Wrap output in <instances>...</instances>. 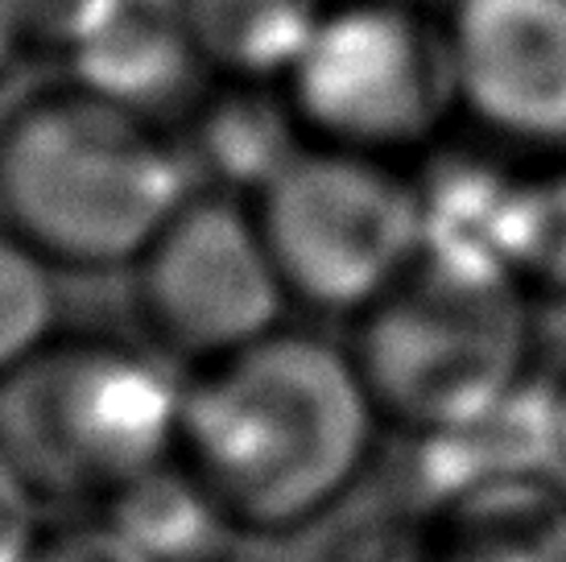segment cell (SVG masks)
I'll return each instance as SVG.
<instances>
[{"label":"cell","instance_id":"cell-22","mask_svg":"<svg viewBox=\"0 0 566 562\" xmlns=\"http://www.w3.org/2000/svg\"><path fill=\"white\" fill-rule=\"evenodd\" d=\"M17 46H21V30H17L9 0H0V71H4V63L17 54Z\"/></svg>","mask_w":566,"mask_h":562},{"label":"cell","instance_id":"cell-4","mask_svg":"<svg viewBox=\"0 0 566 562\" xmlns=\"http://www.w3.org/2000/svg\"><path fill=\"white\" fill-rule=\"evenodd\" d=\"M352 356L380 418L442 430L530 381V306L509 273L422 257L356 314Z\"/></svg>","mask_w":566,"mask_h":562},{"label":"cell","instance_id":"cell-19","mask_svg":"<svg viewBox=\"0 0 566 562\" xmlns=\"http://www.w3.org/2000/svg\"><path fill=\"white\" fill-rule=\"evenodd\" d=\"M104 0H9L13 21L21 30V46H42V50H66L80 42V33L92 25Z\"/></svg>","mask_w":566,"mask_h":562},{"label":"cell","instance_id":"cell-8","mask_svg":"<svg viewBox=\"0 0 566 562\" xmlns=\"http://www.w3.org/2000/svg\"><path fill=\"white\" fill-rule=\"evenodd\" d=\"M439 33L455 108L488 137L566 154V0H451Z\"/></svg>","mask_w":566,"mask_h":562},{"label":"cell","instance_id":"cell-10","mask_svg":"<svg viewBox=\"0 0 566 562\" xmlns=\"http://www.w3.org/2000/svg\"><path fill=\"white\" fill-rule=\"evenodd\" d=\"M63 59L83 92L149 121L190 100L195 79L207 71L187 0H104Z\"/></svg>","mask_w":566,"mask_h":562},{"label":"cell","instance_id":"cell-18","mask_svg":"<svg viewBox=\"0 0 566 562\" xmlns=\"http://www.w3.org/2000/svg\"><path fill=\"white\" fill-rule=\"evenodd\" d=\"M315 562H426L422 521L364 517L323 542Z\"/></svg>","mask_w":566,"mask_h":562},{"label":"cell","instance_id":"cell-2","mask_svg":"<svg viewBox=\"0 0 566 562\" xmlns=\"http://www.w3.org/2000/svg\"><path fill=\"white\" fill-rule=\"evenodd\" d=\"M187 199L182 145L80 83L0 116V228L46 266H133Z\"/></svg>","mask_w":566,"mask_h":562},{"label":"cell","instance_id":"cell-13","mask_svg":"<svg viewBox=\"0 0 566 562\" xmlns=\"http://www.w3.org/2000/svg\"><path fill=\"white\" fill-rule=\"evenodd\" d=\"M426 562H566V485L475 488L422 513Z\"/></svg>","mask_w":566,"mask_h":562},{"label":"cell","instance_id":"cell-1","mask_svg":"<svg viewBox=\"0 0 566 562\" xmlns=\"http://www.w3.org/2000/svg\"><path fill=\"white\" fill-rule=\"evenodd\" d=\"M380 422L352 347L277 327L195 373L178 464L240 533H298L356 488Z\"/></svg>","mask_w":566,"mask_h":562},{"label":"cell","instance_id":"cell-15","mask_svg":"<svg viewBox=\"0 0 566 562\" xmlns=\"http://www.w3.org/2000/svg\"><path fill=\"white\" fill-rule=\"evenodd\" d=\"M323 9L327 0H187L203 66L237 83H282Z\"/></svg>","mask_w":566,"mask_h":562},{"label":"cell","instance_id":"cell-23","mask_svg":"<svg viewBox=\"0 0 566 562\" xmlns=\"http://www.w3.org/2000/svg\"><path fill=\"white\" fill-rule=\"evenodd\" d=\"M558 389V414H563V435H566V381L563 385H554Z\"/></svg>","mask_w":566,"mask_h":562},{"label":"cell","instance_id":"cell-12","mask_svg":"<svg viewBox=\"0 0 566 562\" xmlns=\"http://www.w3.org/2000/svg\"><path fill=\"white\" fill-rule=\"evenodd\" d=\"M306 145L311 140L302 133L282 83L223 79L220 92L199 95L190 104L182 157L207 183H216L220 195L256 199Z\"/></svg>","mask_w":566,"mask_h":562},{"label":"cell","instance_id":"cell-21","mask_svg":"<svg viewBox=\"0 0 566 562\" xmlns=\"http://www.w3.org/2000/svg\"><path fill=\"white\" fill-rule=\"evenodd\" d=\"M30 562H149L120 530L99 517L92 525H71L50 538H38Z\"/></svg>","mask_w":566,"mask_h":562},{"label":"cell","instance_id":"cell-11","mask_svg":"<svg viewBox=\"0 0 566 562\" xmlns=\"http://www.w3.org/2000/svg\"><path fill=\"white\" fill-rule=\"evenodd\" d=\"M525 174L484 154H442L413 178L422 257L513 278Z\"/></svg>","mask_w":566,"mask_h":562},{"label":"cell","instance_id":"cell-20","mask_svg":"<svg viewBox=\"0 0 566 562\" xmlns=\"http://www.w3.org/2000/svg\"><path fill=\"white\" fill-rule=\"evenodd\" d=\"M38 492L21 476L13 455L0 447V562H30L38 547Z\"/></svg>","mask_w":566,"mask_h":562},{"label":"cell","instance_id":"cell-7","mask_svg":"<svg viewBox=\"0 0 566 562\" xmlns=\"http://www.w3.org/2000/svg\"><path fill=\"white\" fill-rule=\"evenodd\" d=\"M128 269L145 335L199 368L273 335L290 302L256 211L220 190L190 195Z\"/></svg>","mask_w":566,"mask_h":562},{"label":"cell","instance_id":"cell-17","mask_svg":"<svg viewBox=\"0 0 566 562\" xmlns=\"http://www.w3.org/2000/svg\"><path fill=\"white\" fill-rule=\"evenodd\" d=\"M513 278L525 290H566V166L525 174Z\"/></svg>","mask_w":566,"mask_h":562},{"label":"cell","instance_id":"cell-3","mask_svg":"<svg viewBox=\"0 0 566 562\" xmlns=\"http://www.w3.org/2000/svg\"><path fill=\"white\" fill-rule=\"evenodd\" d=\"M187 385L112 340L46 344L0 381V447L38 497H116L178 459Z\"/></svg>","mask_w":566,"mask_h":562},{"label":"cell","instance_id":"cell-5","mask_svg":"<svg viewBox=\"0 0 566 562\" xmlns=\"http://www.w3.org/2000/svg\"><path fill=\"white\" fill-rule=\"evenodd\" d=\"M290 302L360 314L422 252L413 178L385 157L306 145L256 199Z\"/></svg>","mask_w":566,"mask_h":562},{"label":"cell","instance_id":"cell-9","mask_svg":"<svg viewBox=\"0 0 566 562\" xmlns=\"http://www.w3.org/2000/svg\"><path fill=\"white\" fill-rule=\"evenodd\" d=\"M406 480L409 497L422 504V513L455 497H468L475 488L566 480L558 389L530 376L472 418L413 435Z\"/></svg>","mask_w":566,"mask_h":562},{"label":"cell","instance_id":"cell-6","mask_svg":"<svg viewBox=\"0 0 566 562\" xmlns=\"http://www.w3.org/2000/svg\"><path fill=\"white\" fill-rule=\"evenodd\" d=\"M282 92L311 145L409 154L455 108L439 25L394 0H327Z\"/></svg>","mask_w":566,"mask_h":562},{"label":"cell","instance_id":"cell-14","mask_svg":"<svg viewBox=\"0 0 566 562\" xmlns=\"http://www.w3.org/2000/svg\"><path fill=\"white\" fill-rule=\"evenodd\" d=\"M104 521L149 562H228L237 538L223 504L178 459L128 480L104 500Z\"/></svg>","mask_w":566,"mask_h":562},{"label":"cell","instance_id":"cell-16","mask_svg":"<svg viewBox=\"0 0 566 562\" xmlns=\"http://www.w3.org/2000/svg\"><path fill=\"white\" fill-rule=\"evenodd\" d=\"M30 244L0 228V381L25 368L46 344H54L59 294L54 278Z\"/></svg>","mask_w":566,"mask_h":562}]
</instances>
